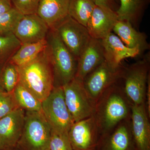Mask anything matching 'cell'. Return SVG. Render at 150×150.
Listing matches in <instances>:
<instances>
[{"instance_id":"cell-9","label":"cell","mask_w":150,"mask_h":150,"mask_svg":"<svg viewBox=\"0 0 150 150\" xmlns=\"http://www.w3.org/2000/svg\"><path fill=\"white\" fill-rule=\"evenodd\" d=\"M52 29L77 60L91 38L86 27L69 15Z\"/></svg>"},{"instance_id":"cell-5","label":"cell","mask_w":150,"mask_h":150,"mask_svg":"<svg viewBox=\"0 0 150 150\" xmlns=\"http://www.w3.org/2000/svg\"><path fill=\"white\" fill-rule=\"evenodd\" d=\"M149 71V55L125 68L122 79L123 90L132 105L145 104Z\"/></svg>"},{"instance_id":"cell-19","label":"cell","mask_w":150,"mask_h":150,"mask_svg":"<svg viewBox=\"0 0 150 150\" xmlns=\"http://www.w3.org/2000/svg\"><path fill=\"white\" fill-rule=\"evenodd\" d=\"M112 30L129 48H138L141 53L149 48L146 34L137 31L129 22L117 21Z\"/></svg>"},{"instance_id":"cell-26","label":"cell","mask_w":150,"mask_h":150,"mask_svg":"<svg viewBox=\"0 0 150 150\" xmlns=\"http://www.w3.org/2000/svg\"><path fill=\"white\" fill-rule=\"evenodd\" d=\"M21 45L13 33L0 36V62H7Z\"/></svg>"},{"instance_id":"cell-25","label":"cell","mask_w":150,"mask_h":150,"mask_svg":"<svg viewBox=\"0 0 150 150\" xmlns=\"http://www.w3.org/2000/svg\"><path fill=\"white\" fill-rule=\"evenodd\" d=\"M1 80L6 92L12 93L19 82V75L16 65L8 61L3 69Z\"/></svg>"},{"instance_id":"cell-8","label":"cell","mask_w":150,"mask_h":150,"mask_svg":"<svg viewBox=\"0 0 150 150\" xmlns=\"http://www.w3.org/2000/svg\"><path fill=\"white\" fill-rule=\"evenodd\" d=\"M62 87L65 103L75 122L93 115L95 104L86 91L83 80L75 77Z\"/></svg>"},{"instance_id":"cell-11","label":"cell","mask_w":150,"mask_h":150,"mask_svg":"<svg viewBox=\"0 0 150 150\" xmlns=\"http://www.w3.org/2000/svg\"><path fill=\"white\" fill-rule=\"evenodd\" d=\"M25 118V110L18 108L0 119V150H13L16 147Z\"/></svg>"},{"instance_id":"cell-2","label":"cell","mask_w":150,"mask_h":150,"mask_svg":"<svg viewBox=\"0 0 150 150\" xmlns=\"http://www.w3.org/2000/svg\"><path fill=\"white\" fill-rule=\"evenodd\" d=\"M19 83L42 102L54 87V80L46 48L26 64L17 67Z\"/></svg>"},{"instance_id":"cell-10","label":"cell","mask_w":150,"mask_h":150,"mask_svg":"<svg viewBox=\"0 0 150 150\" xmlns=\"http://www.w3.org/2000/svg\"><path fill=\"white\" fill-rule=\"evenodd\" d=\"M68 134L73 150H96L101 138L93 115L75 122Z\"/></svg>"},{"instance_id":"cell-30","label":"cell","mask_w":150,"mask_h":150,"mask_svg":"<svg viewBox=\"0 0 150 150\" xmlns=\"http://www.w3.org/2000/svg\"><path fill=\"white\" fill-rule=\"evenodd\" d=\"M13 7L11 0H0V14L9 10Z\"/></svg>"},{"instance_id":"cell-12","label":"cell","mask_w":150,"mask_h":150,"mask_svg":"<svg viewBox=\"0 0 150 150\" xmlns=\"http://www.w3.org/2000/svg\"><path fill=\"white\" fill-rule=\"evenodd\" d=\"M49 28L37 13L25 15L19 22L13 33L21 43H35L46 39Z\"/></svg>"},{"instance_id":"cell-3","label":"cell","mask_w":150,"mask_h":150,"mask_svg":"<svg viewBox=\"0 0 150 150\" xmlns=\"http://www.w3.org/2000/svg\"><path fill=\"white\" fill-rule=\"evenodd\" d=\"M46 40V50L53 70L54 87L62 86L76 76L77 60L54 30L49 29Z\"/></svg>"},{"instance_id":"cell-31","label":"cell","mask_w":150,"mask_h":150,"mask_svg":"<svg viewBox=\"0 0 150 150\" xmlns=\"http://www.w3.org/2000/svg\"><path fill=\"white\" fill-rule=\"evenodd\" d=\"M145 105L149 118L150 117V76L148 79L146 92Z\"/></svg>"},{"instance_id":"cell-6","label":"cell","mask_w":150,"mask_h":150,"mask_svg":"<svg viewBox=\"0 0 150 150\" xmlns=\"http://www.w3.org/2000/svg\"><path fill=\"white\" fill-rule=\"evenodd\" d=\"M43 115L51 129L69 133L75 123L65 103L62 86H55L48 96L42 101Z\"/></svg>"},{"instance_id":"cell-21","label":"cell","mask_w":150,"mask_h":150,"mask_svg":"<svg viewBox=\"0 0 150 150\" xmlns=\"http://www.w3.org/2000/svg\"><path fill=\"white\" fill-rule=\"evenodd\" d=\"M95 6L93 0H70L68 15L86 27Z\"/></svg>"},{"instance_id":"cell-14","label":"cell","mask_w":150,"mask_h":150,"mask_svg":"<svg viewBox=\"0 0 150 150\" xmlns=\"http://www.w3.org/2000/svg\"><path fill=\"white\" fill-rule=\"evenodd\" d=\"M96 150H135L131 118L121 121L100 138Z\"/></svg>"},{"instance_id":"cell-23","label":"cell","mask_w":150,"mask_h":150,"mask_svg":"<svg viewBox=\"0 0 150 150\" xmlns=\"http://www.w3.org/2000/svg\"><path fill=\"white\" fill-rule=\"evenodd\" d=\"M120 6L116 13L118 20L135 24L139 19L144 0H119Z\"/></svg>"},{"instance_id":"cell-1","label":"cell","mask_w":150,"mask_h":150,"mask_svg":"<svg viewBox=\"0 0 150 150\" xmlns=\"http://www.w3.org/2000/svg\"><path fill=\"white\" fill-rule=\"evenodd\" d=\"M119 81L110 86L95 104L93 116L101 137L110 132L121 121L131 118L132 105Z\"/></svg>"},{"instance_id":"cell-32","label":"cell","mask_w":150,"mask_h":150,"mask_svg":"<svg viewBox=\"0 0 150 150\" xmlns=\"http://www.w3.org/2000/svg\"><path fill=\"white\" fill-rule=\"evenodd\" d=\"M93 1L96 5L108 7L112 9V0H93Z\"/></svg>"},{"instance_id":"cell-18","label":"cell","mask_w":150,"mask_h":150,"mask_svg":"<svg viewBox=\"0 0 150 150\" xmlns=\"http://www.w3.org/2000/svg\"><path fill=\"white\" fill-rule=\"evenodd\" d=\"M70 0H41L37 13L52 29L68 15Z\"/></svg>"},{"instance_id":"cell-33","label":"cell","mask_w":150,"mask_h":150,"mask_svg":"<svg viewBox=\"0 0 150 150\" xmlns=\"http://www.w3.org/2000/svg\"><path fill=\"white\" fill-rule=\"evenodd\" d=\"M6 62H0V91H5L3 87L2 83L1 80L2 72L4 66Z\"/></svg>"},{"instance_id":"cell-7","label":"cell","mask_w":150,"mask_h":150,"mask_svg":"<svg viewBox=\"0 0 150 150\" xmlns=\"http://www.w3.org/2000/svg\"><path fill=\"white\" fill-rule=\"evenodd\" d=\"M126 67H114L105 60L83 79L84 86L89 96L96 104L110 86L122 80Z\"/></svg>"},{"instance_id":"cell-22","label":"cell","mask_w":150,"mask_h":150,"mask_svg":"<svg viewBox=\"0 0 150 150\" xmlns=\"http://www.w3.org/2000/svg\"><path fill=\"white\" fill-rule=\"evenodd\" d=\"M13 93L19 107L26 111L42 112V102L19 82Z\"/></svg>"},{"instance_id":"cell-15","label":"cell","mask_w":150,"mask_h":150,"mask_svg":"<svg viewBox=\"0 0 150 150\" xmlns=\"http://www.w3.org/2000/svg\"><path fill=\"white\" fill-rule=\"evenodd\" d=\"M118 20L116 12L113 9L96 5L86 28L91 38L102 40L112 32Z\"/></svg>"},{"instance_id":"cell-29","label":"cell","mask_w":150,"mask_h":150,"mask_svg":"<svg viewBox=\"0 0 150 150\" xmlns=\"http://www.w3.org/2000/svg\"><path fill=\"white\" fill-rule=\"evenodd\" d=\"M14 7L23 15L37 13L41 0H11Z\"/></svg>"},{"instance_id":"cell-24","label":"cell","mask_w":150,"mask_h":150,"mask_svg":"<svg viewBox=\"0 0 150 150\" xmlns=\"http://www.w3.org/2000/svg\"><path fill=\"white\" fill-rule=\"evenodd\" d=\"M23 16L14 7L0 14V36L13 33Z\"/></svg>"},{"instance_id":"cell-28","label":"cell","mask_w":150,"mask_h":150,"mask_svg":"<svg viewBox=\"0 0 150 150\" xmlns=\"http://www.w3.org/2000/svg\"><path fill=\"white\" fill-rule=\"evenodd\" d=\"M18 108L13 93L0 91V119Z\"/></svg>"},{"instance_id":"cell-17","label":"cell","mask_w":150,"mask_h":150,"mask_svg":"<svg viewBox=\"0 0 150 150\" xmlns=\"http://www.w3.org/2000/svg\"><path fill=\"white\" fill-rule=\"evenodd\" d=\"M101 42L105 61L113 67H119L124 59L134 58L141 54L138 48L127 47L117 35L112 32L101 40Z\"/></svg>"},{"instance_id":"cell-34","label":"cell","mask_w":150,"mask_h":150,"mask_svg":"<svg viewBox=\"0 0 150 150\" xmlns=\"http://www.w3.org/2000/svg\"><path fill=\"white\" fill-rule=\"evenodd\" d=\"M46 150H48V149H46Z\"/></svg>"},{"instance_id":"cell-13","label":"cell","mask_w":150,"mask_h":150,"mask_svg":"<svg viewBox=\"0 0 150 150\" xmlns=\"http://www.w3.org/2000/svg\"><path fill=\"white\" fill-rule=\"evenodd\" d=\"M145 104L132 105L131 132L135 150H150V124Z\"/></svg>"},{"instance_id":"cell-16","label":"cell","mask_w":150,"mask_h":150,"mask_svg":"<svg viewBox=\"0 0 150 150\" xmlns=\"http://www.w3.org/2000/svg\"><path fill=\"white\" fill-rule=\"evenodd\" d=\"M105 60L101 40L91 38L77 60L75 77L83 80Z\"/></svg>"},{"instance_id":"cell-4","label":"cell","mask_w":150,"mask_h":150,"mask_svg":"<svg viewBox=\"0 0 150 150\" xmlns=\"http://www.w3.org/2000/svg\"><path fill=\"white\" fill-rule=\"evenodd\" d=\"M51 128L42 112L26 111L21 137L16 147L20 150L48 149Z\"/></svg>"},{"instance_id":"cell-27","label":"cell","mask_w":150,"mask_h":150,"mask_svg":"<svg viewBox=\"0 0 150 150\" xmlns=\"http://www.w3.org/2000/svg\"><path fill=\"white\" fill-rule=\"evenodd\" d=\"M48 150H73L69 134L51 129Z\"/></svg>"},{"instance_id":"cell-20","label":"cell","mask_w":150,"mask_h":150,"mask_svg":"<svg viewBox=\"0 0 150 150\" xmlns=\"http://www.w3.org/2000/svg\"><path fill=\"white\" fill-rule=\"evenodd\" d=\"M46 39L35 43L21 44L8 60L17 67L27 64L35 59L46 48Z\"/></svg>"}]
</instances>
